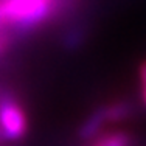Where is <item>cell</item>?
Masks as SVG:
<instances>
[{
	"instance_id": "cell-4",
	"label": "cell",
	"mask_w": 146,
	"mask_h": 146,
	"mask_svg": "<svg viewBox=\"0 0 146 146\" xmlns=\"http://www.w3.org/2000/svg\"><path fill=\"white\" fill-rule=\"evenodd\" d=\"M134 145V137L131 132L123 129H113L101 132L98 137L90 140L89 146H132Z\"/></svg>"
},
{
	"instance_id": "cell-3",
	"label": "cell",
	"mask_w": 146,
	"mask_h": 146,
	"mask_svg": "<svg viewBox=\"0 0 146 146\" xmlns=\"http://www.w3.org/2000/svg\"><path fill=\"white\" fill-rule=\"evenodd\" d=\"M100 107H101L104 121H106L107 126L127 120V118H131L132 112H134L132 104L129 101H126V100H115V101L106 103Z\"/></svg>"
},
{
	"instance_id": "cell-6",
	"label": "cell",
	"mask_w": 146,
	"mask_h": 146,
	"mask_svg": "<svg viewBox=\"0 0 146 146\" xmlns=\"http://www.w3.org/2000/svg\"><path fill=\"white\" fill-rule=\"evenodd\" d=\"M13 36H14L13 33H9V31H6L3 28H0V59L5 56V54L9 51V48H11Z\"/></svg>"
},
{
	"instance_id": "cell-5",
	"label": "cell",
	"mask_w": 146,
	"mask_h": 146,
	"mask_svg": "<svg viewBox=\"0 0 146 146\" xmlns=\"http://www.w3.org/2000/svg\"><path fill=\"white\" fill-rule=\"evenodd\" d=\"M138 86H140V101L146 109V61L138 67Z\"/></svg>"
},
{
	"instance_id": "cell-2",
	"label": "cell",
	"mask_w": 146,
	"mask_h": 146,
	"mask_svg": "<svg viewBox=\"0 0 146 146\" xmlns=\"http://www.w3.org/2000/svg\"><path fill=\"white\" fill-rule=\"evenodd\" d=\"M30 120L25 107L13 93H0V135L2 140L19 141L28 134Z\"/></svg>"
},
{
	"instance_id": "cell-1",
	"label": "cell",
	"mask_w": 146,
	"mask_h": 146,
	"mask_svg": "<svg viewBox=\"0 0 146 146\" xmlns=\"http://www.w3.org/2000/svg\"><path fill=\"white\" fill-rule=\"evenodd\" d=\"M62 0H0V28L27 33L51 20Z\"/></svg>"
}]
</instances>
